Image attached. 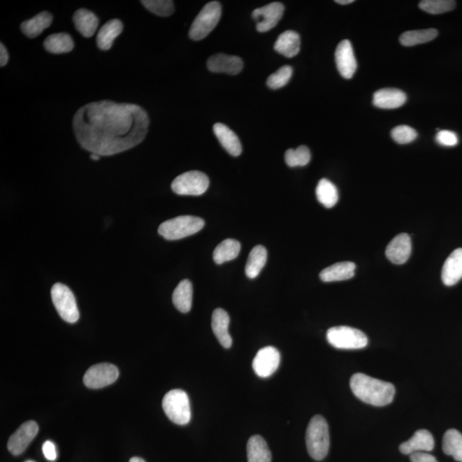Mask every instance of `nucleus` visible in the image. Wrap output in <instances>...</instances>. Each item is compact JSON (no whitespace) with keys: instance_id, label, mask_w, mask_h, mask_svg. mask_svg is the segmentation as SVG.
Here are the masks:
<instances>
[{"instance_id":"obj_1","label":"nucleus","mask_w":462,"mask_h":462,"mask_svg":"<svg viewBox=\"0 0 462 462\" xmlns=\"http://www.w3.org/2000/svg\"><path fill=\"white\" fill-rule=\"evenodd\" d=\"M149 117L140 106L101 101L83 106L75 114L73 131L85 150L112 156L143 143Z\"/></svg>"},{"instance_id":"obj_2","label":"nucleus","mask_w":462,"mask_h":462,"mask_svg":"<svg viewBox=\"0 0 462 462\" xmlns=\"http://www.w3.org/2000/svg\"><path fill=\"white\" fill-rule=\"evenodd\" d=\"M350 388L357 398L376 407L391 404L396 393L392 384L374 379L364 373L354 374L350 380Z\"/></svg>"},{"instance_id":"obj_3","label":"nucleus","mask_w":462,"mask_h":462,"mask_svg":"<svg viewBox=\"0 0 462 462\" xmlns=\"http://www.w3.org/2000/svg\"><path fill=\"white\" fill-rule=\"evenodd\" d=\"M305 442L309 454L316 461H322L327 456L330 448V433L326 419L315 415L308 424Z\"/></svg>"},{"instance_id":"obj_4","label":"nucleus","mask_w":462,"mask_h":462,"mask_svg":"<svg viewBox=\"0 0 462 462\" xmlns=\"http://www.w3.org/2000/svg\"><path fill=\"white\" fill-rule=\"evenodd\" d=\"M204 225V220L201 217L179 216L160 224L159 234L166 240H180L196 234Z\"/></svg>"},{"instance_id":"obj_5","label":"nucleus","mask_w":462,"mask_h":462,"mask_svg":"<svg viewBox=\"0 0 462 462\" xmlns=\"http://www.w3.org/2000/svg\"><path fill=\"white\" fill-rule=\"evenodd\" d=\"M163 410L168 418L177 425L189 423L191 410L189 396L182 389H173L164 396Z\"/></svg>"},{"instance_id":"obj_6","label":"nucleus","mask_w":462,"mask_h":462,"mask_svg":"<svg viewBox=\"0 0 462 462\" xmlns=\"http://www.w3.org/2000/svg\"><path fill=\"white\" fill-rule=\"evenodd\" d=\"M222 7L217 1L209 2L194 19L189 30L190 39L201 41L205 39L219 24Z\"/></svg>"},{"instance_id":"obj_7","label":"nucleus","mask_w":462,"mask_h":462,"mask_svg":"<svg viewBox=\"0 0 462 462\" xmlns=\"http://www.w3.org/2000/svg\"><path fill=\"white\" fill-rule=\"evenodd\" d=\"M327 341L338 349H360L368 345L364 332L349 326L332 327L327 331Z\"/></svg>"},{"instance_id":"obj_8","label":"nucleus","mask_w":462,"mask_h":462,"mask_svg":"<svg viewBox=\"0 0 462 462\" xmlns=\"http://www.w3.org/2000/svg\"><path fill=\"white\" fill-rule=\"evenodd\" d=\"M51 296L56 310L64 322L71 324L78 322L80 314L78 304L74 294L66 285L60 282L53 285Z\"/></svg>"},{"instance_id":"obj_9","label":"nucleus","mask_w":462,"mask_h":462,"mask_svg":"<svg viewBox=\"0 0 462 462\" xmlns=\"http://www.w3.org/2000/svg\"><path fill=\"white\" fill-rule=\"evenodd\" d=\"M210 185L207 175L201 171H188L178 175L171 183L173 192L179 196H198L208 190Z\"/></svg>"},{"instance_id":"obj_10","label":"nucleus","mask_w":462,"mask_h":462,"mask_svg":"<svg viewBox=\"0 0 462 462\" xmlns=\"http://www.w3.org/2000/svg\"><path fill=\"white\" fill-rule=\"evenodd\" d=\"M120 371L116 366L101 363L91 366L83 377V383L89 389H101L113 384L118 379Z\"/></svg>"},{"instance_id":"obj_11","label":"nucleus","mask_w":462,"mask_h":462,"mask_svg":"<svg viewBox=\"0 0 462 462\" xmlns=\"http://www.w3.org/2000/svg\"><path fill=\"white\" fill-rule=\"evenodd\" d=\"M280 353L276 347L267 346L256 354L253 361L254 371L259 377H268L280 365Z\"/></svg>"},{"instance_id":"obj_12","label":"nucleus","mask_w":462,"mask_h":462,"mask_svg":"<svg viewBox=\"0 0 462 462\" xmlns=\"http://www.w3.org/2000/svg\"><path fill=\"white\" fill-rule=\"evenodd\" d=\"M284 13V5L280 2H273L261 7V8L254 10L252 17L257 21L256 29L258 31L265 33L270 31V29L277 26Z\"/></svg>"},{"instance_id":"obj_13","label":"nucleus","mask_w":462,"mask_h":462,"mask_svg":"<svg viewBox=\"0 0 462 462\" xmlns=\"http://www.w3.org/2000/svg\"><path fill=\"white\" fill-rule=\"evenodd\" d=\"M39 431V426L34 421H28L22 424L19 428L11 435L8 445L9 452L13 456H19L24 453L30 442L36 437Z\"/></svg>"},{"instance_id":"obj_14","label":"nucleus","mask_w":462,"mask_h":462,"mask_svg":"<svg viewBox=\"0 0 462 462\" xmlns=\"http://www.w3.org/2000/svg\"><path fill=\"white\" fill-rule=\"evenodd\" d=\"M335 59L340 75L345 79L352 78L357 70V62L349 41L340 42L335 50Z\"/></svg>"},{"instance_id":"obj_15","label":"nucleus","mask_w":462,"mask_h":462,"mask_svg":"<svg viewBox=\"0 0 462 462\" xmlns=\"http://www.w3.org/2000/svg\"><path fill=\"white\" fill-rule=\"evenodd\" d=\"M412 252L410 236L407 234H400L389 243L385 254L389 261L396 265H403L410 259Z\"/></svg>"},{"instance_id":"obj_16","label":"nucleus","mask_w":462,"mask_h":462,"mask_svg":"<svg viewBox=\"0 0 462 462\" xmlns=\"http://www.w3.org/2000/svg\"><path fill=\"white\" fill-rule=\"evenodd\" d=\"M208 68L209 71L215 73L238 75L243 71V62L239 57L217 53L210 57L208 60Z\"/></svg>"},{"instance_id":"obj_17","label":"nucleus","mask_w":462,"mask_h":462,"mask_svg":"<svg viewBox=\"0 0 462 462\" xmlns=\"http://www.w3.org/2000/svg\"><path fill=\"white\" fill-rule=\"evenodd\" d=\"M434 438L430 431L419 430L410 440L403 442L399 449L404 454H411L416 452H431L434 449Z\"/></svg>"},{"instance_id":"obj_18","label":"nucleus","mask_w":462,"mask_h":462,"mask_svg":"<svg viewBox=\"0 0 462 462\" xmlns=\"http://www.w3.org/2000/svg\"><path fill=\"white\" fill-rule=\"evenodd\" d=\"M230 316L228 312L222 308H217L213 312L212 317V328L213 333L220 345L225 349H230L232 346V338L229 332V326H230Z\"/></svg>"},{"instance_id":"obj_19","label":"nucleus","mask_w":462,"mask_h":462,"mask_svg":"<svg viewBox=\"0 0 462 462\" xmlns=\"http://www.w3.org/2000/svg\"><path fill=\"white\" fill-rule=\"evenodd\" d=\"M462 278V248H457L446 259L442 270V280L446 286L456 284Z\"/></svg>"},{"instance_id":"obj_20","label":"nucleus","mask_w":462,"mask_h":462,"mask_svg":"<svg viewBox=\"0 0 462 462\" xmlns=\"http://www.w3.org/2000/svg\"><path fill=\"white\" fill-rule=\"evenodd\" d=\"M407 101V95L396 89H384L373 95V105L381 109H396Z\"/></svg>"},{"instance_id":"obj_21","label":"nucleus","mask_w":462,"mask_h":462,"mask_svg":"<svg viewBox=\"0 0 462 462\" xmlns=\"http://www.w3.org/2000/svg\"><path fill=\"white\" fill-rule=\"evenodd\" d=\"M213 131H215L220 144L222 145V147L229 154L234 156V157H238L242 154L243 147L238 136L226 125L219 123L216 124L213 126Z\"/></svg>"},{"instance_id":"obj_22","label":"nucleus","mask_w":462,"mask_h":462,"mask_svg":"<svg viewBox=\"0 0 462 462\" xmlns=\"http://www.w3.org/2000/svg\"><path fill=\"white\" fill-rule=\"evenodd\" d=\"M301 39L300 36L293 30H287L278 36L275 42L274 49L286 58H294L300 52Z\"/></svg>"},{"instance_id":"obj_23","label":"nucleus","mask_w":462,"mask_h":462,"mask_svg":"<svg viewBox=\"0 0 462 462\" xmlns=\"http://www.w3.org/2000/svg\"><path fill=\"white\" fill-rule=\"evenodd\" d=\"M355 266L353 262H340L324 269L319 274L323 282H338L349 280L354 276Z\"/></svg>"},{"instance_id":"obj_24","label":"nucleus","mask_w":462,"mask_h":462,"mask_svg":"<svg viewBox=\"0 0 462 462\" xmlns=\"http://www.w3.org/2000/svg\"><path fill=\"white\" fill-rule=\"evenodd\" d=\"M124 30L123 22L118 19H113L102 27L97 34V45L102 51H108L112 48L114 41L120 36Z\"/></svg>"},{"instance_id":"obj_25","label":"nucleus","mask_w":462,"mask_h":462,"mask_svg":"<svg viewBox=\"0 0 462 462\" xmlns=\"http://www.w3.org/2000/svg\"><path fill=\"white\" fill-rule=\"evenodd\" d=\"M73 22L75 29L84 37L90 38L97 31L99 18L89 10H76L73 16Z\"/></svg>"},{"instance_id":"obj_26","label":"nucleus","mask_w":462,"mask_h":462,"mask_svg":"<svg viewBox=\"0 0 462 462\" xmlns=\"http://www.w3.org/2000/svg\"><path fill=\"white\" fill-rule=\"evenodd\" d=\"M248 462H272V453L265 439L259 435L251 437L247 442Z\"/></svg>"},{"instance_id":"obj_27","label":"nucleus","mask_w":462,"mask_h":462,"mask_svg":"<svg viewBox=\"0 0 462 462\" xmlns=\"http://www.w3.org/2000/svg\"><path fill=\"white\" fill-rule=\"evenodd\" d=\"M193 301V285L189 280H185L179 282L178 287L175 289L173 296V301L175 308L178 311L186 314L191 310Z\"/></svg>"},{"instance_id":"obj_28","label":"nucleus","mask_w":462,"mask_h":462,"mask_svg":"<svg viewBox=\"0 0 462 462\" xmlns=\"http://www.w3.org/2000/svg\"><path fill=\"white\" fill-rule=\"evenodd\" d=\"M53 20L52 15L48 11H42L29 20L22 22V32L29 38H36L51 26Z\"/></svg>"},{"instance_id":"obj_29","label":"nucleus","mask_w":462,"mask_h":462,"mask_svg":"<svg viewBox=\"0 0 462 462\" xmlns=\"http://www.w3.org/2000/svg\"><path fill=\"white\" fill-rule=\"evenodd\" d=\"M74 45L73 39L66 33L51 34L44 41L45 49L55 55L70 52L74 49Z\"/></svg>"},{"instance_id":"obj_30","label":"nucleus","mask_w":462,"mask_h":462,"mask_svg":"<svg viewBox=\"0 0 462 462\" xmlns=\"http://www.w3.org/2000/svg\"><path fill=\"white\" fill-rule=\"evenodd\" d=\"M267 261V251L265 247L256 246L250 252L248 256L245 273L248 278L257 277L266 266Z\"/></svg>"},{"instance_id":"obj_31","label":"nucleus","mask_w":462,"mask_h":462,"mask_svg":"<svg viewBox=\"0 0 462 462\" xmlns=\"http://www.w3.org/2000/svg\"><path fill=\"white\" fill-rule=\"evenodd\" d=\"M240 244L238 240L226 239L219 244L213 252V261L217 265H222L227 261H233L240 254Z\"/></svg>"},{"instance_id":"obj_32","label":"nucleus","mask_w":462,"mask_h":462,"mask_svg":"<svg viewBox=\"0 0 462 462\" xmlns=\"http://www.w3.org/2000/svg\"><path fill=\"white\" fill-rule=\"evenodd\" d=\"M442 450L454 459L462 462V434L459 431L450 429L446 431L442 439Z\"/></svg>"},{"instance_id":"obj_33","label":"nucleus","mask_w":462,"mask_h":462,"mask_svg":"<svg viewBox=\"0 0 462 462\" xmlns=\"http://www.w3.org/2000/svg\"><path fill=\"white\" fill-rule=\"evenodd\" d=\"M318 201L324 208H332L338 203L339 196L337 187L328 179H322L316 189Z\"/></svg>"},{"instance_id":"obj_34","label":"nucleus","mask_w":462,"mask_h":462,"mask_svg":"<svg viewBox=\"0 0 462 462\" xmlns=\"http://www.w3.org/2000/svg\"><path fill=\"white\" fill-rule=\"evenodd\" d=\"M437 29H429L422 30H411L400 36V44L405 47H414V45L426 43L433 41L438 36Z\"/></svg>"},{"instance_id":"obj_35","label":"nucleus","mask_w":462,"mask_h":462,"mask_svg":"<svg viewBox=\"0 0 462 462\" xmlns=\"http://www.w3.org/2000/svg\"><path fill=\"white\" fill-rule=\"evenodd\" d=\"M285 162L289 167L305 166L311 160V152L308 147L301 146L296 149H289L285 152Z\"/></svg>"},{"instance_id":"obj_36","label":"nucleus","mask_w":462,"mask_h":462,"mask_svg":"<svg viewBox=\"0 0 462 462\" xmlns=\"http://www.w3.org/2000/svg\"><path fill=\"white\" fill-rule=\"evenodd\" d=\"M419 7L427 13L437 15L454 10L456 2L452 0H424L419 2Z\"/></svg>"},{"instance_id":"obj_37","label":"nucleus","mask_w":462,"mask_h":462,"mask_svg":"<svg viewBox=\"0 0 462 462\" xmlns=\"http://www.w3.org/2000/svg\"><path fill=\"white\" fill-rule=\"evenodd\" d=\"M140 3L152 13L159 17H169L175 10L174 3L171 0H143Z\"/></svg>"},{"instance_id":"obj_38","label":"nucleus","mask_w":462,"mask_h":462,"mask_svg":"<svg viewBox=\"0 0 462 462\" xmlns=\"http://www.w3.org/2000/svg\"><path fill=\"white\" fill-rule=\"evenodd\" d=\"M293 75V68L289 66H284L270 75L267 79V86L272 89H278L287 85Z\"/></svg>"},{"instance_id":"obj_39","label":"nucleus","mask_w":462,"mask_h":462,"mask_svg":"<svg viewBox=\"0 0 462 462\" xmlns=\"http://www.w3.org/2000/svg\"><path fill=\"white\" fill-rule=\"evenodd\" d=\"M418 133L415 129L407 125L397 126L392 129L391 137L398 144H408L417 138Z\"/></svg>"},{"instance_id":"obj_40","label":"nucleus","mask_w":462,"mask_h":462,"mask_svg":"<svg viewBox=\"0 0 462 462\" xmlns=\"http://www.w3.org/2000/svg\"><path fill=\"white\" fill-rule=\"evenodd\" d=\"M437 143L444 147H454L459 143L456 133L449 131H441L437 133Z\"/></svg>"},{"instance_id":"obj_41","label":"nucleus","mask_w":462,"mask_h":462,"mask_svg":"<svg viewBox=\"0 0 462 462\" xmlns=\"http://www.w3.org/2000/svg\"><path fill=\"white\" fill-rule=\"evenodd\" d=\"M412 462H438L433 456L426 452H416L410 454Z\"/></svg>"},{"instance_id":"obj_42","label":"nucleus","mask_w":462,"mask_h":462,"mask_svg":"<svg viewBox=\"0 0 462 462\" xmlns=\"http://www.w3.org/2000/svg\"><path fill=\"white\" fill-rule=\"evenodd\" d=\"M43 454L48 461H55L57 458V452L55 445L51 441H47L42 447Z\"/></svg>"},{"instance_id":"obj_43","label":"nucleus","mask_w":462,"mask_h":462,"mask_svg":"<svg viewBox=\"0 0 462 462\" xmlns=\"http://www.w3.org/2000/svg\"><path fill=\"white\" fill-rule=\"evenodd\" d=\"M9 61V55L3 43L0 44V66H6Z\"/></svg>"},{"instance_id":"obj_44","label":"nucleus","mask_w":462,"mask_h":462,"mask_svg":"<svg viewBox=\"0 0 462 462\" xmlns=\"http://www.w3.org/2000/svg\"><path fill=\"white\" fill-rule=\"evenodd\" d=\"M354 0H337L335 3H340V5H349V3H353Z\"/></svg>"},{"instance_id":"obj_45","label":"nucleus","mask_w":462,"mask_h":462,"mask_svg":"<svg viewBox=\"0 0 462 462\" xmlns=\"http://www.w3.org/2000/svg\"><path fill=\"white\" fill-rule=\"evenodd\" d=\"M101 156L98 154H92L90 155V159L94 160V161H98V160L101 159Z\"/></svg>"},{"instance_id":"obj_46","label":"nucleus","mask_w":462,"mask_h":462,"mask_svg":"<svg viewBox=\"0 0 462 462\" xmlns=\"http://www.w3.org/2000/svg\"><path fill=\"white\" fill-rule=\"evenodd\" d=\"M129 462H146L140 457H133Z\"/></svg>"},{"instance_id":"obj_47","label":"nucleus","mask_w":462,"mask_h":462,"mask_svg":"<svg viewBox=\"0 0 462 462\" xmlns=\"http://www.w3.org/2000/svg\"><path fill=\"white\" fill-rule=\"evenodd\" d=\"M27 462H32V461H27Z\"/></svg>"}]
</instances>
